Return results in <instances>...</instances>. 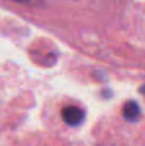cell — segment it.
Listing matches in <instances>:
<instances>
[{
  "label": "cell",
  "mask_w": 145,
  "mask_h": 146,
  "mask_svg": "<svg viewBox=\"0 0 145 146\" xmlns=\"http://www.w3.org/2000/svg\"><path fill=\"white\" fill-rule=\"evenodd\" d=\"M62 119L68 126H78L84 122L85 113L81 108L74 105H68L62 110Z\"/></svg>",
  "instance_id": "6da1fadb"
},
{
  "label": "cell",
  "mask_w": 145,
  "mask_h": 146,
  "mask_svg": "<svg viewBox=\"0 0 145 146\" xmlns=\"http://www.w3.org/2000/svg\"><path fill=\"white\" fill-rule=\"evenodd\" d=\"M140 106L135 101H127L123 106V117L130 122H135L140 117Z\"/></svg>",
  "instance_id": "7a4b0ae2"
},
{
  "label": "cell",
  "mask_w": 145,
  "mask_h": 146,
  "mask_svg": "<svg viewBox=\"0 0 145 146\" xmlns=\"http://www.w3.org/2000/svg\"><path fill=\"white\" fill-rule=\"evenodd\" d=\"M13 1H17V3H22V4H33V3L39 1V0H13Z\"/></svg>",
  "instance_id": "3957f363"
},
{
  "label": "cell",
  "mask_w": 145,
  "mask_h": 146,
  "mask_svg": "<svg viewBox=\"0 0 145 146\" xmlns=\"http://www.w3.org/2000/svg\"><path fill=\"white\" fill-rule=\"evenodd\" d=\"M141 92H143V95L145 96V85L143 86V87H141Z\"/></svg>",
  "instance_id": "277c9868"
}]
</instances>
